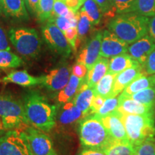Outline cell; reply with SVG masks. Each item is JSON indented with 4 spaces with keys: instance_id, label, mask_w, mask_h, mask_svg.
<instances>
[{
    "instance_id": "obj_4",
    "label": "cell",
    "mask_w": 155,
    "mask_h": 155,
    "mask_svg": "<svg viewBox=\"0 0 155 155\" xmlns=\"http://www.w3.org/2000/svg\"><path fill=\"white\" fill-rule=\"evenodd\" d=\"M121 119L124 124L129 142L137 147L148 139H154L155 127L154 115L122 114Z\"/></svg>"
},
{
    "instance_id": "obj_47",
    "label": "cell",
    "mask_w": 155,
    "mask_h": 155,
    "mask_svg": "<svg viewBox=\"0 0 155 155\" xmlns=\"http://www.w3.org/2000/svg\"><path fill=\"white\" fill-rule=\"evenodd\" d=\"M48 155H58V154L57 153H56V152L54 150H53L51 151V152H50V153H49V154Z\"/></svg>"
},
{
    "instance_id": "obj_9",
    "label": "cell",
    "mask_w": 155,
    "mask_h": 155,
    "mask_svg": "<svg viewBox=\"0 0 155 155\" xmlns=\"http://www.w3.org/2000/svg\"><path fill=\"white\" fill-rule=\"evenodd\" d=\"M25 133L33 155H48L53 149L51 139L35 127H27Z\"/></svg>"
},
{
    "instance_id": "obj_30",
    "label": "cell",
    "mask_w": 155,
    "mask_h": 155,
    "mask_svg": "<svg viewBox=\"0 0 155 155\" xmlns=\"http://www.w3.org/2000/svg\"><path fill=\"white\" fill-rule=\"evenodd\" d=\"M134 12L151 17L155 15V0H137Z\"/></svg>"
},
{
    "instance_id": "obj_43",
    "label": "cell",
    "mask_w": 155,
    "mask_h": 155,
    "mask_svg": "<svg viewBox=\"0 0 155 155\" xmlns=\"http://www.w3.org/2000/svg\"><path fill=\"white\" fill-rule=\"evenodd\" d=\"M0 50H10V47L9 45L5 31L1 28H0Z\"/></svg>"
},
{
    "instance_id": "obj_31",
    "label": "cell",
    "mask_w": 155,
    "mask_h": 155,
    "mask_svg": "<svg viewBox=\"0 0 155 155\" xmlns=\"http://www.w3.org/2000/svg\"><path fill=\"white\" fill-rule=\"evenodd\" d=\"M93 25L91 21L84 11L81 9L78 12V19L77 29L78 32V40L84 38L90 31Z\"/></svg>"
},
{
    "instance_id": "obj_17",
    "label": "cell",
    "mask_w": 155,
    "mask_h": 155,
    "mask_svg": "<svg viewBox=\"0 0 155 155\" xmlns=\"http://www.w3.org/2000/svg\"><path fill=\"white\" fill-rule=\"evenodd\" d=\"M2 12L8 17L27 20L29 19L25 0H1Z\"/></svg>"
},
{
    "instance_id": "obj_11",
    "label": "cell",
    "mask_w": 155,
    "mask_h": 155,
    "mask_svg": "<svg viewBox=\"0 0 155 155\" xmlns=\"http://www.w3.org/2000/svg\"><path fill=\"white\" fill-rule=\"evenodd\" d=\"M129 49V44L120 39L109 30L103 32L101 56L106 58H111L114 56L127 53Z\"/></svg>"
},
{
    "instance_id": "obj_28",
    "label": "cell",
    "mask_w": 155,
    "mask_h": 155,
    "mask_svg": "<svg viewBox=\"0 0 155 155\" xmlns=\"http://www.w3.org/2000/svg\"><path fill=\"white\" fill-rule=\"evenodd\" d=\"M23 62L18 55L10 50H0V68H16L22 65Z\"/></svg>"
},
{
    "instance_id": "obj_42",
    "label": "cell",
    "mask_w": 155,
    "mask_h": 155,
    "mask_svg": "<svg viewBox=\"0 0 155 155\" xmlns=\"http://www.w3.org/2000/svg\"><path fill=\"white\" fill-rule=\"evenodd\" d=\"M64 2L70 9L77 13L81 6H83L85 0H63Z\"/></svg>"
},
{
    "instance_id": "obj_21",
    "label": "cell",
    "mask_w": 155,
    "mask_h": 155,
    "mask_svg": "<svg viewBox=\"0 0 155 155\" xmlns=\"http://www.w3.org/2000/svg\"><path fill=\"white\" fill-rule=\"evenodd\" d=\"M85 79L79 78L71 75L68 84L58 93L57 101L60 105H63L73 99L80 87L84 83Z\"/></svg>"
},
{
    "instance_id": "obj_8",
    "label": "cell",
    "mask_w": 155,
    "mask_h": 155,
    "mask_svg": "<svg viewBox=\"0 0 155 155\" xmlns=\"http://www.w3.org/2000/svg\"><path fill=\"white\" fill-rule=\"evenodd\" d=\"M42 33L45 41L52 49L63 57H69L72 50L71 45L63 31L55 23L48 21L42 27Z\"/></svg>"
},
{
    "instance_id": "obj_44",
    "label": "cell",
    "mask_w": 155,
    "mask_h": 155,
    "mask_svg": "<svg viewBox=\"0 0 155 155\" xmlns=\"http://www.w3.org/2000/svg\"><path fill=\"white\" fill-rule=\"evenodd\" d=\"M78 155H106L104 150L100 149L86 148L83 150Z\"/></svg>"
},
{
    "instance_id": "obj_7",
    "label": "cell",
    "mask_w": 155,
    "mask_h": 155,
    "mask_svg": "<svg viewBox=\"0 0 155 155\" xmlns=\"http://www.w3.org/2000/svg\"><path fill=\"white\" fill-rule=\"evenodd\" d=\"M0 155H33L25 131L11 130L0 137Z\"/></svg>"
},
{
    "instance_id": "obj_19",
    "label": "cell",
    "mask_w": 155,
    "mask_h": 155,
    "mask_svg": "<svg viewBox=\"0 0 155 155\" xmlns=\"http://www.w3.org/2000/svg\"><path fill=\"white\" fill-rule=\"evenodd\" d=\"M88 116L75 106L74 101H71L63 104L59 115L60 123L63 125H68L75 122L81 121L83 118Z\"/></svg>"
},
{
    "instance_id": "obj_14",
    "label": "cell",
    "mask_w": 155,
    "mask_h": 155,
    "mask_svg": "<svg viewBox=\"0 0 155 155\" xmlns=\"http://www.w3.org/2000/svg\"><path fill=\"white\" fill-rule=\"evenodd\" d=\"M100 119L114 140L129 141L124 124L121 119V114L119 111L116 110Z\"/></svg>"
},
{
    "instance_id": "obj_20",
    "label": "cell",
    "mask_w": 155,
    "mask_h": 155,
    "mask_svg": "<svg viewBox=\"0 0 155 155\" xmlns=\"http://www.w3.org/2000/svg\"><path fill=\"white\" fill-rule=\"evenodd\" d=\"M108 64L109 61L108 58L101 57L97 61L94 65L88 71L86 83L88 86L94 88L95 86L99 82L101 79L108 72Z\"/></svg>"
},
{
    "instance_id": "obj_27",
    "label": "cell",
    "mask_w": 155,
    "mask_h": 155,
    "mask_svg": "<svg viewBox=\"0 0 155 155\" xmlns=\"http://www.w3.org/2000/svg\"><path fill=\"white\" fill-rule=\"evenodd\" d=\"M81 9L86 13L93 25L99 24L101 20L103 13L96 0H85Z\"/></svg>"
},
{
    "instance_id": "obj_3",
    "label": "cell",
    "mask_w": 155,
    "mask_h": 155,
    "mask_svg": "<svg viewBox=\"0 0 155 155\" xmlns=\"http://www.w3.org/2000/svg\"><path fill=\"white\" fill-rule=\"evenodd\" d=\"M79 137L85 148L104 149L113 140L98 116H87L79 123Z\"/></svg>"
},
{
    "instance_id": "obj_39",
    "label": "cell",
    "mask_w": 155,
    "mask_h": 155,
    "mask_svg": "<svg viewBox=\"0 0 155 155\" xmlns=\"http://www.w3.org/2000/svg\"><path fill=\"white\" fill-rule=\"evenodd\" d=\"M88 71V70L84 64L78 63V62L73 65L71 70L73 75L81 79H86Z\"/></svg>"
},
{
    "instance_id": "obj_37",
    "label": "cell",
    "mask_w": 155,
    "mask_h": 155,
    "mask_svg": "<svg viewBox=\"0 0 155 155\" xmlns=\"http://www.w3.org/2000/svg\"><path fill=\"white\" fill-rule=\"evenodd\" d=\"M68 42H69L71 47L75 51L77 48V41L78 40V32L77 27H71L63 32Z\"/></svg>"
},
{
    "instance_id": "obj_12",
    "label": "cell",
    "mask_w": 155,
    "mask_h": 155,
    "mask_svg": "<svg viewBox=\"0 0 155 155\" xmlns=\"http://www.w3.org/2000/svg\"><path fill=\"white\" fill-rule=\"evenodd\" d=\"M71 69L67 65H62L50 71L41 78V84L52 91H61L68 83L71 78Z\"/></svg>"
},
{
    "instance_id": "obj_16",
    "label": "cell",
    "mask_w": 155,
    "mask_h": 155,
    "mask_svg": "<svg viewBox=\"0 0 155 155\" xmlns=\"http://www.w3.org/2000/svg\"><path fill=\"white\" fill-rule=\"evenodd\" d=\"M116 110L122 114L154 115V108L137 101L123 94L119 96V105Z\"/></svg>"
},
{
    "instance_id": "obj_32",
    "label": "cell",
    "mask_w": 155,
    "mask_h": 155,
    "mask_svg": "<svg viewBox=\"0 0 155 155\" xmlns=\"http://www.w3.org/2000/svg\"><path fill=\"white\" fill-rule=\"evenodd\" d=\"M54 0H40L37 16L41 22L48 20L53 11Z\"/></svg>"
},
{
    "instance_id": "obj_13",
    "label": "cell",
    "mask_w": 155,
    "mask_h": 155,
    "mask_svg": "<svg viewBox=\"0 0 155 155\" xmlns=\"http://www.w3.org/2000/svg\"><path fill=\"white\" fill-rule=\"evenodd\" d=\"M148 75L145 71L144 67L139 65L129 68L125 71L116 75L114 80L113 90H112L111 97L118 96L119 94L123 91L131 82H133L137 78L142 75Z\"/></svg>"
},
{
    "instance_id": "obj_15",
    "label": "cell",
    "mask_w": 155,
    "mask_h": 155,
    "mask_svg": "<svg viewBox=\"0 0 155 155\" xmlns=\"http://www.w3.org/2000/svg\"><path fill=\"white\" fill-rule=\"evenodd\" d=\"M155 50V42L148 34L129 46V55L144 66L149 56Z\"/></svg>"
},
{
    "instance_id": "obj_36",
    "label": "cell",
    "mask_w": 155,
    "mask_h": 155,
    "mask_svg": "<svg viewBox=\"0 0 155 155\" xmlns=\"http://www.w3.org/2000/svg\"><path fill=\"white\" fill-rule=\"evenodd\" d=\"M48 21L55 23L58 26V28L63 31V32L68 30V28H71V27H76L75 26L73 22L71 19L64 17L51 16L50 17V19H48Z\"/></svg>"
},
{
    "instance_id": "obj_33",
    "label": "cell",
    "mask_w": 155,
    "mask_h": 155,
    "mask_svg": "<svg viewBox=\"0 0 155 155\" xmlns=\"http://www.w3.org/2000/svg\"><path fill=\"white\" fill-rule=\"evenodd\" d=\"M137 0H114V9L116 15L134 12Z\"/></svg>"
},
{
    "instance_id": "obj_5",
    "label": "cell",
    "mask_w": 155,
    "mask_h": 155,
    "mask_svg": "<svg viewBox=\"0 0 155 155\" xmlns=\"http://www.w3.org/2000/svg\"><path fill=\"white\" fill-rule=\"evenodd\" d=\"M0 119L7 130L25 129L30 124L23 104L9 94H0Z\"/></svg>"
},
{
    "instance_id": "obj_46",
    "label": "cell",
    "mask_w": 155,
    "mask_h": 155,
    "mask_svg": "<svg viewBox=\"0 0 155 155\" xmlns=\"http://www.w3.org/2000/svg\"><path fill=\"white\" fill-rule=\"evenodd\" d=\"M148 32L154 42H155V15L151 17L149 21V27H148Z\"/></svg>"
},
{
    "instance_id": "obj_22",
    "label": "cell",
    "mask_w": 155,
    "mask_h": 155,
    "mask_svg": "<svg viewBox=\"0 0 155 155\" xmlns=\"http://www.w3.org/2000/svg\"><path fill=\"white\" fill-rule=\"evenodd\" d=\"M2 81L5 83H12L22 86H32L41 84V78L32 76L26 71H16L7 74Z\"/></svg>"
},
{
    "instance_id": "obj_40",
    "label": "cell",
    "mask_w": 155,
    "mask_h": 155,
    "mask_svg": "<svg viewBox=\"0 0 155 155\" xmlns=\"http://www.w3.org/2000/svg\"><path fill=\"white\" fill-rule=\"evenodd\" d=\"M106 99V98L104 97L95 94L91 103V114H96L99 111Z\"/></svg>"
},
{
    "instance_id": "obj_38",
    "label": "cell",
    "mask_w": 155,
    "mask_h": 155,
    "mask_svg": "<svg viewBox=\"0 0 155 155\" xmlns=\"http://www.w3.org/2000/svg\"><path fill=\"white\" fill-rule=\"evenodd\" d=\"M99 6L103 15H110L111 17L115 16V12L114 9V0H96Z\"/></svg>"
},
{
    "instance_id": "obj_35",
    "label": "cell",
    "mask_w": 155,
    "mask_h": 155,
    "mask_svg": "<svg viewBox=\"0 0 155 155\" xmlns=\"http://www.w3.org/2000/svg\"><path fill=\"white\" fill-rule=\"evenodd\" d=\"M134 155H155V143L154 139H148L135 147Z\"/></svg>"
},
{
    "instance_id": "obj_24",
    "label": "cell",
    "mask_w": 155,
    "mask_h": 155,
    "mask_svg": "<svg viewBox=\"0 0 155 155\" xmlns=\"http://www.w3.org/2000/svg\"><path fill=\"white\" fill-rule=\"evenodd\" d=\"M106 155H134L135 147L129 141L112 140L104 149Z\"/></svg>"
},
{
    "instance_id": "obj_1",
    "label": "cell",
    "mask_w": 155,
    "mask_h": 155,
    "mask_svg": "<svg viewBox=\"0 0 155 155\" xmlns=\"http://www.w3.org/2000/svg\"><path fill=\"white\" fill-rule=\"evenodd\" d=\"M23 105L29 123L42 131H49L55 125L56 106L50 104L40 93L32 91L24 97Z\"/></svg>"
},
{
    "instance_id": "obj_25",
    "label": "cell",
    "mask_w": 155,
    "mask_h": 155,
    "mask_svg": "<svg viewBox=\"0 0 155 155\" xmlns=\"http://www.w3.org/2000/svg\"><path fill=\"white\" fill-rule=\"evenodd\" d=\"M153 86H155V74L151 75L150 76H148V75H142L131 82L123 91L122 94L126 96H131L135 93Z\"/></svg>"
},
{
    "instance_id": "obj_45",
    "label": "cell",
    "mask_w": 155,
    "mask_h": 155,
    "mask_svg": "<svg viewBox=\"0 0 155 155\" xmlns=\"http://www.w3.org/2000/svg\"><path fill=\"white\" fill-rule=\"evenodd\" d=\"M27 4L28 9H30L31 13L33 15H37L38 8V4L40 0H25Z\"/></svg>"
},
{
    "instance_id": "obj_6",
    "label": "cell",
    "mask_w": 155,
    "mask_h": 155,
    "mask_svg": "<svg viewBox=\"0 0 155 155\" xmlns=\"http://www.w3.org/2000/svg\"><path fill=\"white\" fill-rule=\"evenodd\" d=\"M12 44L18 53L25 57L35 58L40 53L41 41L35 29L12 28L9 32Z\"/></svg>"
},
{
    "instance_id": "obj_18",
    "label": "cell",
    "mask_w": 155,
    "mask_h": 155,
    "mask_svg": "<svg viewBox=\"0 0 155 155\" xmlns=\"http://www.w3.org/2000/svg\"><path fill=\"white\" fill-rule=\"evenodd\" d=\"M94 95V88L88 86L86 83H84L80 87L73 101L79 109L89 115V114H91V106Z\"/></svg>"
},
{
    "instance_id": "obj_26",
    "label": "cell",
    "mask_w": 155,
    "mask_h": 155,
    "mask_svg": "<svg viewBox=\"0 0 155 155\" xmlns=\"http://www.w3.org/2000/svg\"><path fill=\"white\" fill-rule=\"evenodd\" d=\"M116 76V74H112L107 72L94 88L95 94L99 95L106 98H110Z\"/></svg>"
},
{
    "instance_id": "obj_48",
    "label": "cell",
    "mask_w": 155,
    "mask_h": 155,
    "mask_svg": "<svg viewBox=\"0 0 155 155\" xmlns=\"http://www.w3.org/2000/svg\"><path fill=\"white\" fill-rule=\"evenodd\" d=\"M2 12V2L1 0H0V15H1Z\"/></svg>"
},
{
    "instance_id": "obj_23",
    "label": "cell",
    "mask_w": 155,
    "mask_h": 155,
    "mask_svg": "<svg viewBox=\"0 0 155 155\" xmlns=\"http://www.w3.org/2000/svg\"><path fill=\"white\" fill-rule=\"evenodd\" d=\"M139 64L140 63L134 59L129 54L123 53L111 58L108 64V73L117 75L129 68Z\"/></svg>"
},
{
    "instance_id": "obj_41",
    "label": "cell",
    "mask_w": 155,
    "mask_h": 155,
    "mask_svg": "<svg viewBox=\"0 0 155 155\" xmlns=\"http://www.w3.org/2000/svg\"><path fill=\"white\" fill-rule=\"evenodd\" d=\"M144 67L148 75L155 74V50L147 58Z\"/></svg>"
},
{
    "instance_id": "obj_29",
    "label": "cell",
    "mask_w": 155,
    "mask_h": 155,
    "mask_svg": "<svg viewBox=\"0 0 155 155\" xmlns=\"http://www.w3.org/2000/svg\"><path fill=\"white\" fill-rule=\"evenodd\" d=\"M128 96H130L132 99L141 104L155 108V86L145 88Z\"/></svg>"
},
{
    "instance_id": "obj_49",
    "label": "cell",
    "mask_w": 155,
    "mask_h": 155,
    "mask_svg": "<svg viewBox=\"0 0 155 155\" xmlns=\"http://www.w3.org/2000/svg\"><path fill=\"white\" fill-rule=\"evenodd\" d=\"M2 124L1 119H0V130H1V129H2Z\"/></svg>"
},
{
    "instance_id": "obj_10",
    "label": "cell",
    "mask_w": 155,
    "mask_h": 155,
    "mask_svg": "<svg viewBox=\"0 0 155 155\" xmlns=\"http://www.w3.org/2000/svg\"><path fill=\"white\" fill-rule=\"evenodd\" d=\"M102 36L103 32H96L83 46L78 55V63L84 64L88 71L94 66L101 57Z\"/></svg>"
},
{
    "instance_id": "obj_2",
    "label": "cell",
    "mask_w": 155,
    "mask_h": 155,
    "mask_svg": "<svg viewBox=\"0 0 155 155\" xmlns=\"http://www.w3.org/2000/svg\"><path fill=\"white\" fill-rule=\"evenodd\" d=\"M150 18L137 12L116 15L108 24V30L131 45L148 34Z\"/></svg>"
},
{
    "instance_id": "obj_34",
    "label": "cell",
    "mask_w": 155,
    "mask_h": 155,
    "mask_svg": "<svg viewBox=\"0 0 155 155\" xmlns=\"http://www.w3.org/2000/svg\"><path fill=\"white\" fill-rule=\"evenodd\" d=\"M119 105V97H111V98H107L103 104L102 107L100 110L97 112L96 114L98 117H103L108 114L112 113V112L116 111Z\"/></svg>"
}]
</instances>
